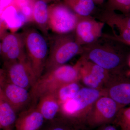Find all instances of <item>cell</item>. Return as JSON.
<instances>
[{"label":"cell","instance_id":"d4e9b609","mask_svg":"<svg viewBox=\"0 0 130 130\" xmlns=\"http://www.w3.org/2000/svg\"><path fill=\"white\" fill-rule=\"evenodd\" d=\"M98 127L97 130H118L115 126L111 124L104 125Z\"/></svg>","mask_w":130,"mask_h":130},{"label":"cell","instance_id":"603a6c76","mask_svg":"<svg viewBox=\"0 0 130 130\" xmlns=\"http://www.w3.org/2000/svg\"><path fill=\"white\" fill-rule=\"evenodd\" d=\"M113 124L120 128V130H130V106L120 110Z\"/></svg>","mask_w":130,"mask_h":130},{"label":"cell","instance_id":"ffe728a7","mask_svg":"<svg viewBox=\"0 0 130 130\" xmlns=\"http://www.w3.org/2000/svg\"><path fill=\"white\" fill-rule=\"evenodd\" d=\"M63 2L76 14L81 16H90L95 7L93 0H63Z\"/></svg>","mask_w":130,"mask_h":130},{"label":"cell","instance_id":"5bb4252c","mask_svg":"<svg viewBox=\"0 0 130 130\" xmlns=\"http://www.w3.org/2000/svg\"><path fill=\"white\" fill-rule=\"evenodd\" d=\"M46 121L36 107L19 113L15 123V130H43Z\"/></svg>","mask_w":130,"mask_h":130},{"label":"cell","instance_id":"83f0119b","mask_svg":"<svg viewBox=\"0 0 130 130\" xmlns=\"http://www.w3.org/2000/svg\"><path fill=\"white\" fill-rule=\"evenodd\" d=\"M93 1L95 3H98V4H101L103 2L104 0H93Z\"/></svg>","mask_w":130,"mask_h":130},{"label":"cell","instance_id":"6da1fadb","mask_svg":"<svg viewBox=\"0 0 130 130\" xmlns=\"http://www.w3.org/2000/svg\"><path fill=\"white\" fill-rule=\"evenodd\" d=\"M81 64L79 59L74 65H63L42 74L30 89L32 101H37L43 96L54 93L66 84L80 81Z\"/></svg>","mask_w":130,"mask_h":130},{"label":"cell","instance_id":"e0dca14e","mask_svg":"<svg viewBox=\"0 0 130 130\" xmlns=\"http://www.w3.org/2000/svg\"><path fill=\"white\" fill-rule=\"evenodd\" d=\"M48 5L42 0H35L32 11V20L44 35L49 29Z\"/></svg>","mask_w":130,"mask_h":130},{"label":"cell","instance_id":"3957f363","mask_svg":"<svg viewBox=\"0 0 130 130\" xmlns=\"http://www.w3.org/2000/svg\"><path fill=\"white\" fill-rule=\"evenodd\" d=\"M44 71H51L66 63L79 54L83 47L76 41L74 34L56 35L53 39Z\"/></svg>","mask_w":130,"mask_h":130},{"label":"cell","instance_id":"7a4b0ae2","mask_svg":"<svg viewBox=\"0 0 130 130\" xmlns=\"http://www.w3.org/2000/svg\"><path fill=\"white\" fill-rule=\"evenodd\" d=\"M104 95L103 90L82 87L74 97L61 105L60 116L86 125L87 117L96 100Z\"/></svg>","mask_w":130,"mask_h":130},{"label":"cell","instance_id":"4fadbf2b","mask_svg":"<svg viewBox=\"0 0 130 130\" xmlns=\"http://www.w3.org/2000/svg\"><path fill=\"white\" fill-rule=\"evenodd\" d=\"M0 92L2 93L17 113L24 111L32 101L30 92L24 88L7 81L0 77Z\"/></svg>","mask_w":130,"mask_h":130},{"label":"cell","instance_id":"277c9868","mask_svg":"<svg viewBox=\"0 0 130 130\" xmlns=\"http://www.w3.org/2000/svg\"><path fill=\"white\" fill-rule=\"evenodd\" d=\"M26 54L37 79L42 75L48 56V45L43 35L34 28L23 32Z\"/></svg>","mask_w":130,"mask_h":130},{"label":"cell","instance_id":"7c38bea8","mask_svg":"<svg viewBox=\"0 0 130 130\" xmlns=\"http://www.w3.org/2000/svg\"><path fill=\"white\" fill-rule=\"evenodd\" d=\"M104 95L122 108L130 104V78L123 74L113 75L103 89Z\"/></svg>","mask_w":130,"mask_h":130},{"label":"cell","instance_id":"d6986e66","mask_svg":"<svg viewBox=\"0 0 130 130\" xmlns=\"http://www.w3.org/2000/svg\"><path fill=\"white\" fill-rule=\"evenodd\" d=\"M79 81H75L62 85L55 90L54 94L60 105L74 97L82 88Z\"/></svg>","mask_w":130,"mask_h":130},{"label":"cell","instance_id":"9c48e42d","mask_svg":"<svg viewBox=\"0 0 130 130\" xmlns=\"http://www.w3.org/2000/svg\"><path fill=\"white\" fill-rule=\"evenodd\" d=\"M105 24L90 16H79L74 31L76 41L81 46L95 42L102 35Z\"/></svg>","mask_w":130,"mask_h":130},{"label":"cell","instance_id":"5b68a950","mask_svg":"<svg viewBox=\"0 0 130 130\" xmlns=\"http://www.w3.org/2000/svg\"><path fill=\"white\" fill-rule=\"evenodd\" d=\"M83 47V55L88 60L107 70L113 75L121 74L124 64L122 55L112 48L94 43Z\"/></svg>","mask_w":130,"mask_h":130},{"label":"cell","instance_id":"9a60e30c","mask_svg":"<svg viewBox=\"0 0 130 130\" xmlns=\"http://www.w3.org/2000/svg\"><path fill=\"white\" fill-rule=\"evenodd\" d=\"M36 107L46 121L54 120L60 116L61 105L53 93L47 94L40 98Z\"/></svg>","mask_w":130,"mask_h":130},{"label":"cell","instance_id":"1f68e13d","mask_svg":"<svg viewBox=\"0 0 130 130\" xmlns=\"http://www.w3.org/2000/svg\"><path fill=\"white\" fill-rule=\"evenodd\" d=\"M51 1H52V0H51Z\"/></svg>","mask_w":130,"mask_h":130},{"label":"cell","instance_id":"f1b7e54d","mask_svg":"<svg viewBox=\"0 0 130 130\" xmlns=\"http://www.w3.org/2000/svg\"><path fill=\"white\" fill-rule=\"evenodd\" d=\"M78 130H89V129L87 128V126L85 125L81 127Z\"/></svg>","mask_w":130,"mask_h":130},{"label":"cell","instance_id":"4316f807","mask_svg":"<svg viewBox=\"0 0 130 130\" xmlns=\"http://www.w3.org/2000/svg\"><path fill=\"white\" fill-rule=\"evenodd\" d=\"M128 64L129 67V70L128 72H127V76L130 77V55L128 58Z\"/></svg>","mask_w":130,"mask_h":130},{"label":"cell","instance_id":"52a82bcc","mask_svg":"<svg viewBox=\"0 0 130 130\" xmlns=\"http://www.w3.org/2000/svg\"><path fill=\"white\" fill-rule=\"evenodd\" d=\"M0 77L28 90L32 88L38 79L27 57L4 62Z\"/></svg>","mask_w":130,"mask_h":130},{"label":"cell","instance_id":"cb8c5ba5","mask_svg":"<svg viewBox=\"0 0 130 130\" xmlns=\"http://www.w3.org/2000/svg\"><path fill=\"white\" fill-rule=\"evenodd\" d=\"M107 9L109 11H119L124 14L130 13V0H108Z\"/></svg>","mask_w":130,"mask_h":130},{"label":"cell","instance_id":"484cf974","mask_svg":"<svg viewBox=\"0 0 130 130\" xmlns=\"http://www.w3.org/2000/svg\"><path fill=\"white\" fill-rule=\"evenodd\" d=\"M115 41L119 42L121 43H124V44H127L130 46V41H122V40H116Z\"/></svg>","mask_w":130,"mask_h":130},{"label":"cell","instance_id":"2e32d148","mask_svg":"<svg viewBox=\"0 0 130 130\" xmlns=\"http://www.w3.org/2000/svg\"><path fill=\"white\" fill-rule=\"evenodd\" d=\"M17 112L0 92V128L12 129L18 119Z\"/></svg>","mask_w":130,"mask_h":130},{"label":"cell","instance_id":"7402d4cb","mask_svg":"<svg viewBox=\"0 0 130 130\" xmlns=\"http://www.w3.org/2000/svg\"><path fill=\"white\" fill-rule=\"evenodd\" d=\"M79 73L80 81L82 82L85 87L96 89L103 90L104 89V86L103 85L83 67L81 65V63Z\"/></svg>","mask_w":130,"mask_h":130},{"label":"cell","instance_id":"ac0fdd59","mask_svg":"<svg viewBox=\"0 0 130 130\" xmlns=\"http://www.w3.org/2000/svg\"><path fill=\"white\" fill-rule=\"evenodd\" d=\"M81 65L103 85L105 88L112 75L107 70L87 59L82 55L80 58Z\"/></svg>","mask_w":130,"mask_h":130},{"label":"cell","instance_id":"30bf717a","mask_svg":"<svg viewBox=\"0 0 130 130\" xmlns=\"http://www.w3.org/2000/svg\"><path fill=\"white\" fill-rule=\"evenodd\" d=\"M101 19L111 27L113 33V35H103L104 37L114 41H130V15L119 14L107 9Z\"/></svg>","mask_w":130,"mask_h":130},{"label":"cell","instance_id":"44dd1931","mask_svg":"<svg viewBox=\"0 0 130 130\" xmlns=\"http://www.w3.org/2000/svg\"><path fill=\"white\" fill-rule=\"evenodd\" d=\"M48 122V124L43 130H78L85 125L74 123L60 116Z\"/></svg>","mask_w":130,"mask_h":130},{"label":"cell","instance_id":"f546056e","mask_svg":"<svg viewBox=\"0 0 130 130\" xmlns=\"http://www.w3.org/2000/svg\"><path fill=\"white\" fill-rule=\"evenodd\" d=\"M42 1H44L45 2L48 3L50 2L51 1V0H42Z\"/></svg>","mask_w":130,"mask_h":130},{"label":"cell","instance_id":"4dcf8cb0","mask_svg":"<svg viewBox=\"0 0 130 130\" xmlns=\"http://www.w3.org/2000/svg\"><path fill=\"white\" fill-rule=\"evenodd\" d=\"M3 130H13L12 129H7Z\"/></svg>","mask_w":130,"mask_h":130},{"label":"cell","instance_id":"8fae6325","mask_svg":"<svg viewBox=\"0 0 130 130\" xmlns=\"http://www.w3.org/2000/svg\"><path fill=\"white\" fill-rule=\"evenodd\" d=\"M0 52L4 62L26 58L23 33L8 32L5 34L1 43Z\"/></svg>","mask_w":130,"mask_h":130},{"label":"cell","instance_id":"ba28073f","mask_svg":"<svg viewBox=\"0 0 130 130\" xmlns=\"http://www.w3.org/2000/svg\"><path fill=\"white\" fill-rule=\"evenodd\" d=\"M122 108L111 98L103 95L93 105L86 119V125L94 128L113 123Z\"/></svg>","mask_w":130,"mask_h":130},{"label":"cell","instance_id":"8992f818","mask_svg":"<svg viewBox=\"0 0 130 130\" xmlns=\"http://www.w3.org/2000/svg\"><path fill=\"white\" fill-rule=\"evenodd\" d=\"M48 28L57 35L74 31L80 16L76 14L63 2H57L48 6Z\"/></svg>","mask_w":130,"mask_h":130}]
</instances>
